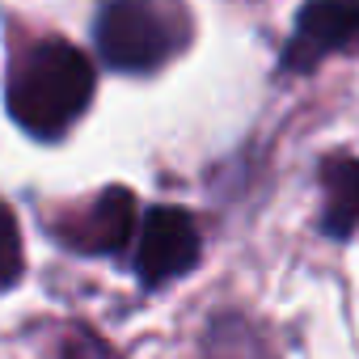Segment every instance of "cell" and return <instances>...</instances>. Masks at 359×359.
Here are the masks:
<instances>
[{"mask_svg": "<svg viewBox=\"0 0 359 359\" xmlns=\"http://www.w3.org/2000/svg\"><path fill=\"white\" fill-rule=\"evenodd\" d=\"M9 114L34 140L64 135L93 102V64L64 39L26 47L9 68Z\"/></svg>", "mask_w": 359, "mask_h": 359, "instance_id": "1", "label": "cell"}, {"mask_svg": "<svg viewBox=\"0 0 359 359\" xmlns=\"http://www.w3.org/2000/svg\"><path fill=\"white\" fill-rule=\"evenodd\" d=\"M93 43L114 72H156L191 43L182 0H102Z\"/></svg>", "mask_w": 359, "mask_h": 359, "instance_id": "2", "label": "cell"}, {"mask_svg": "<svg viewBox=\"0 0 359 359\" xmlns=\"http://www.w3.org/2000/svg\"><path fill=\"white\" fill-rule=\"evenodd\" d=\"M199 262V229L182 208H152L140 224L135 271L148 287L187 275Z\"/></svg>", "mask_w": 359, "mask_h": 359, "instance_id": "3", "label": "cell"}, {"mask_svg": "<svg viewBox=\"0 0 359 359\" xmlns=\"http://www.w3.org/2000/svg\"><path fill=\"white\" fill-rule=\"evenodd\" d=\"M359 43V0H309L296 13V34L283 47L287 72H313L330 51Z\"/></svg>", "mask_w": 359, "mask_h": 359, "instance_id": "4", "label": "cell"}, {"mask_svg": "<svg viewBox=\"0 0 359 359\" xmlns=\"http://www.w3.org/2000/svg\"><path fill=\"white\" fill-rule=\"evenodd\" d=\"M131 233H135V199H131V191L110 187V191L97 195L89 216L76 224L72 245L93 250V254H114L131 241Z\"/></svg>", "mask_w": 359, "mask_h": 359, "instance_id": "5", "label": "cell"}, {"mask_svg": "<svg viewBox=\"0 0 359 359\" xmlns=\"http://www.w3.org/2000/svg\"><path fill=\"white\" fill-rule=\"evenodd\" d=\"M321 191H325L321 229L338 241L351 237L359 229V161L355 156H330L321 165Z\"/></svg>", "mask_w": 359, "mask_h": 359, "instance_id": "6", "label": "cell"}, {"mask_svg": "<svg viewBox=\"0 0 359 359\" xmlns=\"http://www.w3.org/2000/svg\"><path fill=\"white\" fill-rule=\"evenodd\" d=\"M208 359H271L266 338L241 321V317H220L208 334Z\"/></svg>", "mask_w": 359, "mask_h": 359, "instance_id": "7", "label": "cell"}, {"mask_svg": "<svg viewBox=\"0 0 359 359\" xmlns=\"http://www.w3.org/2000/svg\"><path fill=\"white\" fill-rule=\"evenodd\" d=\"M22 275V233L13 212L0 203V287H9Z\"/></svg>", "mask_w": 359, "mask_h": 359, "instance_id": "8", "label": "cell"}, {"mask_svg": "<svg viewBox=\"0 0 359 359\" xmlns=\"http://www.w3.org/2000/svg\"><path fill=\"white\" fill-rule=\"evenodd\" d=\"M60 359H118V351L106 338H97L93 330L72 325L68 338H64V346H60Z\"/></svg>", "mask_w": 359, "mask_h": 359, "instance_id": "9", "label": "cell"}]
</instances>
